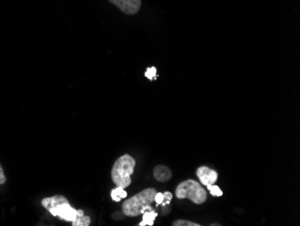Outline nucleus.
Segmentation results:
<instances>
[{"instance_id": "nucleus-8", "label": "nucleus", "mask_w": 300, "mask_h": 226, "mask_svg": "<svg viewBox=\"0 0 300 226\" xmlns=\"http://www.w3.org/2000/svg\"><path fill=\"white\" fill-rule=\"evenodd\" d=\"M69 202V200L66 198L65 196H61V195H56V196H51V197H46L43 198L41 201V205L45 207L47 210H49L50 208L58 206L62 203Z\"/></svg>"}, {"instance_id": "nucleus-6", "label": "nucleus", "mask_w": 300, "mask_h": 226, "mask_svg": "<svg viewBox=\"0 0 300 226\" xmlns=\"http://www.w3.org/2000/svg\"><path fill=\"white\" fill-rule=\"evenodd\" d=\"M196 175L199 178L201 185L206 186L215 184L219 177L217 171L207 166L200 167L196 171Z\"/></svg>"}, {"instance_id": "nucleus-9", "label": "nucleus", "mask_w": 300, "mask_h": 226, "mask_svg": "<svg viewBox=\"0 0 300 226\" xmlns=\"http://www.w3.org/2000/svg\"><path fill=\"white\" fill-rule=\"evenodd\" d=\"M91 224V218L89 216H85L83 210H77L76 217L72 222V226H89Z\"/></svg>"}, {"instance_id": "nucleus-2", "label": "nucleus", "mask_w": 300, "mask_h": 226, "mask_svg": "<svg viewBox=\"0 0 300 226\" xmlns=\"http://www.w3.org/2000/svg\"><path fill=\"white\" fill-rule=\"evenodd\" d=\"M135 167L136 161L130 154H124L118 158L112 170V180L116 186L123 188L130 186L131 175Z\"/></svg>"}, {"instance_id": "nucleus-7", "label": "nucleus", "mask_w": 300, "mask_h": 226, "mask_svg": "<svg viewBox=\"0 0 300 226\" xmlns=\"http://www.w3.org/2000/svg\"><path fill=\"white\" fill-rule=\"evenodd\" d=\"M153 174L155 177V180L160 182H165L171 180V178L173 176V173L171 171L170 169L165 165H157L155 167Z\"/></svg>"}, {"instance_id": "nucleus-11", "label": "nucleus", "mask_w": 300, "mask_h": 226, "mask_svg": "<svg viewBox=\"0 0 300 226\" xmlns=\"http://www.w3.org/2000/svg\"><path fill=\"white\" fill-rule=\"evenodd\" d=\"M127 196H128L127 192L121 186H117L111 192V197L113 201L115 202H120L122 198H126Z\"/></svg>"}, {"instance_id": "nucleus-14", "label": "nucleus", "mask_w": 300, "mask_h": 226, "mask_svg": "<svg viewBox=\"0 0 300 226\" xmlns=\"http://www.w3.org/2000/svg\"><path fill=\"white\" fill-rule=\"evenodd\" d=\"M156 69L155 67H150L147 69V71L145 72V77L148 78L150 81H153L156 79Z\"/></svg>"}, {"instance_id": "nucleus-12", "label": "nucleus", "mask_w": 300, "mask_h": 226, "mask_svg": "<svg viewBox=\"0 0 300 226\" xmlns=\"http://www.w3.org/2000/svg\"><path fill=\"white\" fill-rule=\"evenodd\" d=\"M208 190L210 191V194L213 196H223V191L221 190L220 186H216V185H209L207 186Z\"/></svg>"}, {"instance_id": "nucleus-1", "label": "nucleus", "mask_w": 300, "mask_h": 226, "mask_svg": "<svg viewBox=\"0 0 300 226\" xmlns=\"http://www.w3.org/2000/svg\"><path fill=\"white\" fill-rule=\"evenodd\" d=\"M156 193L155 188L149 187L130 197L122 204L123 214L129 217H135L143 215L144 212L154 210L151 205L155 201Z\"/></svg>"}, {"instance_id": "nucleus-15", "label": "nucleus", "mask_w": 300, "mask_h": 226, "mask_svg": "<svg viewBox=\"0 0 300 226\" xmlns=\"http://www.w3.org/2000/svg\"><path fill=\"white\" fill-rule=\"evenodd\" d=\"M165 200V196L163 193H156L155 196V202L156 203V206H160L161 204Z\"/></svg>"}, {"instance_id": "nucleus-5", "label": "nucleus", "mask_w": 300, "mask_h": 226, "mask_svg": "<svg viewBox=\"0 0 300 226\" xmlns=\"http://www.w3.org/2000/svg\"><path fill=\"white\" fill-rule=\"evenodd\" d=\"M109 1L112 4L118 6L126 15H136L141 7V0H109Z\"/></svg>"}, {"instance_id": "nucleus-3", "label": "nucleus", "mask_w": 300, "mask_h": 226, "mask_svg": "<svg viewBox=\"0 0 300 226\" xmlns=\"http://www.w3.org/2000/svg\"><path fill=\"white\" fill-rule=\"evenodd\" d=\"M175 196L179 199H190L197 205H201L207 201V191L200 183L194 180H187L181 182L175 189Z\"/></svg>"}, {"instance_id": "nucleus-13", "label": "nucleus", "mask_w": 300, "mask_h": 226, "mask_svg": "<svg viewBox=\"0 0 300 226\" xmlns=\"http://www.w3.org/2000/svg\"><path fill=\"white\" fill-rule=\"evenodd\" d=\"M173 226H200L201 225L196 224L193 222L188 221V220H176L173 223Z\"/></svg>"}, {"instance_id": "nucleus-16", "label": "nucleus", "mask_w": 300, "mask_h": 226, "mask_svg": "<svg viewBox=\"0 0 300 226\" xmlns=\"http://www.w3.org/2000/svg\"><path fill=\"white\" fill-rule=\"evenodd\" d=\"M5 181H6V178H5V174H4L3 168L0 165V185H3Z\"/></svg>"}, {"instance_id": "nucleus-17", "label": "nucleus", "mask_w": 300, "mask_h": 226, "mask_svg": "<svg viewBox=\"0 0 300 226\" xmlns=\"http://www.w3.org/2000/svg\"><path fill=\"white\" fill-rule=\"evenodd\" d=\"M164 194V196H165V199L166 200H169L171 201L172 199H173V194L171 193V192H168V191H166L165 193H163Z\"/></svg>"}, {"instance_id": "nucleus-10", "label": "nucleus", "mask_w": 300, "mask_h": 226, "mask_svg": "<svg viewBox=\"0 0 300 226\" xmlns=\"http://www.w3.org/2000/svg\"><path fill=\"white\" fill-rule=\"evenodd\" d=\"M157 216H158V214L156 212H155V210L144 212L143 213V219H142V222H140V224H139V226H153L155 218L157 217Z\"/></svg>"}, {"instance_id": "nucleus-4", "label": "nucleus", "mask_w": 300, "mask_h": 226, "mask_svg": "<svg viewBox=\"0 0 300 226\" xmlns=\"http://www.w3.org/2000/svg\"><path fill=\"white\" fill-rule=\"evenodd\" d=\"M48 211L53 216H59L60 219L71 223L75 220L77 214V210L70 206V202L60 204L50 208Z\"/></svg>"}]
</instances>
